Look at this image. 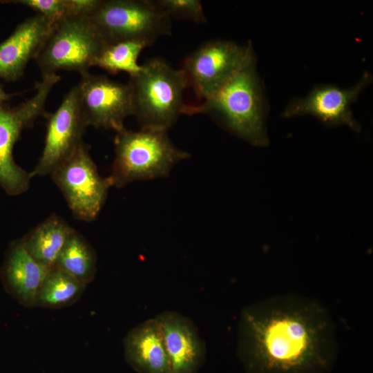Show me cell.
Masks as SVG:
<instances>
[{"label":"cell","instance_id":"d6986e66","mask_svg":"<svg viewBox=\"0 0 373 373\" xmlns=\"http://www.w3.org/2000/svg\"><path fill=\"white\" fill-rule=\"evenodd\" d=\"M86 287L66 272L53 267L39 288L36 307L55 309L69 306L82 296Z\"/></svg>","mask_w":373,"mask_h":373},{"label":"cell","instance_id":"9a60e30c","mask_svg":"<svg viewBox=\"0 0 373 373\" xmlns=\"http://www.w3.org/2000/svg\"><path fill=\"white\" fill-rule=\"evenodd\" d=\"M50 269L37 262L19 239L7 249L0 278L8 294L23 306L34 308L37 293Z\"/></svg>","mask_w":373,"mask_h":373},{"label":"cell","instance_id":"8fae6325","mask_svg":"<svg viewBox=\"0 0 373 373\" xmlns=\"http://www.w3.org/2000/svg\"><path fill=\"white\" fill-rule=\"evenodd\" d=\"M87 126L116 132L124 128V120L133 115V98L128 84L106 76L86 73L76 85Z\"/></svg>","mask_w":373,"mask_h":373},{"label":"cell","instance_id":"ba28073f","mask_svg":"<svg viewBox=\"0 0 373 373\" xmlns=\"http://www.w3.org/2000/svg\"><path fill=\"white\" fill-rule=\"evenodd\" d=\"M50 176L61 191L73 216L80 220L96 219L113 186L109 176L102 177L82 142L73 155Z\"/></svg>","mask_w":373,"mask_h":373},{"label":"cell","instance_id":"ac0fdd59","mask_svg":"<svg viewBox=\"0 0 373 373\" xmlns=\"http://www.w3.org/2000/svg\"><path fill=\"white\" fill-rule=\"evenodd\" d=\"M54 267L88 285L94 280L96 274V253L86 239L74 230Z\"/></svg>","mask_w":373,"mask_h":373},{"label":"cell","instance_id":"9c48e42d","mask_svg":"<svg viewBox=\"0 0 373 373\" xmlns=\"http://www.w3.org/2000/svg\"><path fill=\"white\" fill-rule=\"evenodd\" d=\"M254 57L251 42L240 45L231 41L213 40L202 44L190 53L180 69L188 87L203 100Z\"/></svg>","mask_w":373,"mask_h":373},{"label":"cell","instance_id":"7402d4cb","mask_svg":"<svg viewBox=\"0 0 373 373\" xmlns=\"http://www.w3.org/2000/svg\"><path fill=\"white\" fill-rule=\"evenodd\" d=\"M7 2L26 6L56 23L66 15V0H17Z\"/></svg>","mask_w":373,"mask_h":373},{"label":"cell","instance_id":"277c9868","mask_svg":"<svg viewBox=\"0 0 373 373\" xmlns=\"http://www.w3.org/2000/svg\"><path fill=\"white\" fill-rule=\"evenodd\" d=\"M133 113L141 128L168 131L182 114L183 94L188 84L182 70L160 58L142 65L130 77Z\"/></svg>","mask_w":373,"mask_h":373},{"label":"cell","instance_id":"3957f363","mask_svg":"<svg viewBox=\"0 0 373 373\" xmlns=\"http://www.w3.org/2000/svg\"><path fill=\"white\" fill-rule=\"evenodd\" d=\"M114 143L109 178L117 188L134 181L166 177L176 164L189 157L172 143L166 131L124 128L117 132Z\"/></svg>","mask_w":373,"mask_h":373},{"label":"cell","instance_id":"603a6c76","mask_svg":"<svg viewBox=\"0 0 373 373\" xmlns=\"http://www.w3.org/2000/svg\"><path fill=\"white\" fill-rule=\"evenodd\" d=\"M66 16L90 17L101 5L102 0H66Z\"/></svg>","mask_w":373,"mask_h":373},{"label":"cell","instance_id":"6da1fadb","mask_svg":"<svg viewBox=\"0 0 373 373\" xmlns=\"http://www.w3.org/2000/svg\"><path fill=\"white\" fill-rule=\"evenodd\" d=\"M237 354L247 373H328L338 355L335 324L314 298L274 295L242 309Z\"/></svg>","mask_w":373,"mask_h":373},{"label":"cell","instance_id":"ffe728a7","mask_svg":"<svg viewBox=\"0 0 373 373\" xmlns=\"http://www.w3.org/2000/svg\"><path fill=\"white\" fill-rule=\"evenodd\" d=\"M149 45L143 41L128 40L107 44L102 50L94 66L115 75L127 73L130 77L137 75L142 69L138 57L142 50Z\"/></svg>","mask_w":373,"mask_h":373},{"label":"cell","instance_id":"5bb4252c","mask_svg":"<svg viewBox=\"0 0 373 373\" xmlns=\"http://www.w3.org/2000/svg\"><path fill=\"white\" fill-rule=\"evenodd\" d=\"M55 23L41 15L27 18L0 42V79L20 78L28 63L36 59L49 37Z\"/></svg>","mask_w":373,"mask_h":373},{"label":"cell","instance_id":"7a4b0ae2","mask_svg":"<svg viewBox=\"0 0 373 373\" xmlns=\"http://www.w3.org/2000/svg\"><path fill=\"white\" fill-rule=\"evenodd\" d=\"M182 114H206L254 146H265V106L253 57L216 92L197 105L184 104Z\"/></svg>","mask_w":373,"mask_h":373},{"label":"cell","instance_id":"52a82bcc","mask_svg":"<svg viewBox=\"0 0 373 373\" xmlns=\"http://www.w3.org/2000/svg\"><path fill=\"white\" fill-rule=\"evenodd\" d=\"M60 80L57 73L42 77L35 85L34 95L10 108L0 105V186L7 194L16 196L26 192L31 175L15 161L12 152L21 131L33 124L39 117H46L45 104L53 86Z\"/></svg>","mask_w":373,"mask_h":373},{"label":"cell","instance_id":"5b68a950","mask_svg":"<svg viewBox=\"0 0 373 373\" xmlns=\"http://www.w3.org/2000/svg\"><path fill=\"white\" fill-rule=\"evenodd\" d=\"M107 45L88 17L66 16L55 23L35 59L41 76L59 70L88 73Z\"/></svg>","mask_w":373,"mask_h":373},{"label":"cell","instance_id":"8992f818","mask_svg":"<svg viewBox=\"0 0 373 373\" xmlns=\"http://www.w3.org/2000/svg\"><path fill=\"white\" fill-rule=\"evenodd\" d=\"M89 19L107 44L140 40L151 46L172 30L171 18L155 1H102Z\"/></svg>","mask_w":373,"mask_h":373},{"label":"cell","instance_id":"30bf717a","mask_svg":"<svg viewBox=\"0 0 373 373\" xmlns=\"http://www.w3.org/2000/svg\"><path fill=\"white\" fill-rule=\"evenodd\" d=\"M44 146L39 160L30 172L31 177L50 175L69 158L82 141L88 126L76 86L64 97L58 108L47 114Z\"/></svg>","mask_w":373,"mask_h":373},{"label":"cell","instance_id":"e0dca14e","mask_svg":"<svg viewBox=\"0 0 373 373\" xmlns=\"http://www.w3.org/2000/svg\"><path fill=\"white\" fill-rule=\"evenodd\" d=\"M74 230L64 219L52 214L21 239L37 262L52 269Z\"/></svg>","mask_w":373,"mask_h":373},{"label":"cell","instance_id":"cb8c5ba5","mask_svg":"<svg viewBox=\"0 0 373 373\" xmlns=\"http://www.w3.org/2000/svg\"><path fill=\"white\" fill-rule=\"evenodd\" d=\"M19 93H7L3 90V87L0 84V105L3 104L5 102L10 99L13 96L19 95Z\"/></svg>","mask_w":373,"mask_h":373},{"label":"cell","instance_id":"4fadbf2b","mask_svg":"<svg viewBox=\"0 0 373 373\" xmlns=\"http://www.w3.org/2000/svg\"><path fill=\"white\" fill-rule=\"evenodd\" d=\"M155 317L162 332L171 373H197L204 361L206 346L193 321L173 310Z\"/></svg>","mask_w":373,"mask_h":373},{"label":"cell","instance_id":"44dd1931","mask_svg":"<svg viewBox=\"0 0 373 373\" xmlns=\"http://www.w3.org/2000/svg\"><path fill=\"white\" fill-rule=\"evenodd\" d=\"M171 18L203 23L206 17L202 3L199 0H155Z\"/></svg>","mask_w":373,"mask_h":373},{"label":"cell","instance_id":"7c38bea8","mask_svg":"<svg viewBox=\"0 0 373 373\" xmlns=\"http://www.w3.org/2000/svg\"><path fill=\"white\" fill-rule=\"evenodd\" d=\"M372 77L365 72L354 86L343 88L334 84H318L302 98H292L282 113L283 117L312 115L327 126H347L354 131L360 125L353 116L351 106L361 93L372 83Z\"/></svg>","mask_w":373,"mask_h":373},{"label":"cell","instance_id":"2e32d148","mask_svg":"<svg viewBox=\"0 0 373 373\" xmlns=\"http://www.w3.org/2000/svg\"><path fill=\"white\" fill-rule=\"evenodd\" d=\"M124 356L139 373H171L160 325L155 317L131 329L123 341Z\"/></svg>","mask_w":373,"mask_h":373}]
</instances>
